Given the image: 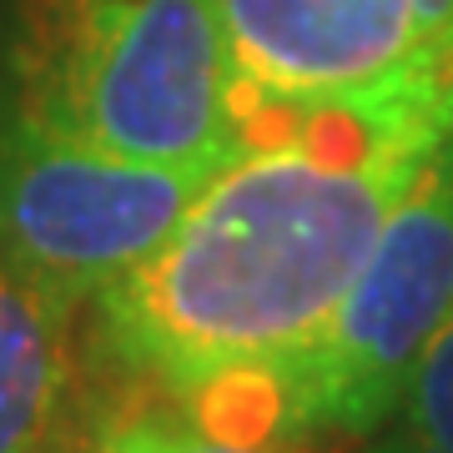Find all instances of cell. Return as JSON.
Returning a JSON list of instances; mask_svg holds the SVG:
<instances>
[{"label": "cell", "mask_w": 453, "mask_h": 453, "mask_svg": "<svg viewBox=\"0 0 453 453\" xmlns=\"http://www.w3.org/2000/svg\"><path fill=\"white\" fill-rule=\"evenodd\" d=\"M177 423L181 418H157L151 408H136L127 418L101 423L91 453H177Z\"/></svg>", "instance_id": "8"}, {"label": "cell", "mask_w": 453, "mask_h": 453, "mask_svg": "<svg viewBox=\"0 0 453 453\" xmlns=\"http://www.w3.org/2000/svg\"><path fill=\"white\" fill-rule=\"evenodd\" d=\"M453 318V136L393 207L323 333L273 363L282 443H363L393 413L413 363Z\"/></svg>", "instance_id": "3"}, {"label": "cell", "mask_w": 453, "mask_h": 453, "mask_svg": "<svg viewBox=\"0 0 453 453\" xmlns=\"http://www.w3.org/2000/svg\"><path fill=\"white\" fill-rule=\"evenodd\" d=\"M177 453H303V443H273V449H232V443H217V438H202L192 423H177Z\"/></svg>", "instance_id": "9"}, {"label": "cell", "mask_w": 453, "mask_h": 453, "mask_svg": "<svg viewBox=\"0 0 453 453\" xmlns=\"http://www.w3.org/2000/svg\"><path fill=\"white\" fill-rule=\"evenodd\" d=\"M211 177L65 142L0 86V262L65 312L157 252Z\"/></svg>", "instance_id": "4"}, {"label": "cell", "mask_w": 453, "mask_h": 453, "mask_svg": "<svg viewBox=\"0 0 453 453\" xmlns=\"http://www.w3.org/2000/svg\"><path fill=\"white\" fill-rule=\"evenodd\" d=\"M357 453H453V318L413 363L393 413Z\"/></svg>", "instance_id": "7"}, {"label": "cell", "mask_w": 453, "mask_h": 453, "mask_svg": "<svg viewBox=\"0 0 453 453\" xmlns=\"http://www.w3.org/2000/svg\"><path fill=\"white\" fill-rule=\"evenodd\" d=\"M0 86L106 157L222 172L247 151L217 0H11Z\"/></svg>", "instance_id": "2"}, {"label": "cell", "mask_w": 453, "mask_h": 453, "mask_svg": "<svg viewBox=\"0 0 453 453\" xmlns=\"http://www.w3.org/2000/svg\"><path fill=\"white\" fill-rule=\"evenodd\" d=\"M76 312L0 262V453H65L81 413Z\"/></svg>", "instance_id": "6"}, {"label": "cell", "mask_w": 453, "mask_h": 453, "mask_svg": "<svg viewBox=\"0 0 453 453\" xmlns=\"http://www.w3.org/2000/svg\"><path fill=\"white\" fill-rule=\"evenodd\" d=\"M242 146L303 111L453 91V0H217Z\"/></svg>", "instance_id": "5"}, {"label": "cell", "mask_w": 453, "mask_h": 453, "mask_svg": "<svg viewBox=\"0 0 453 453\" xmlns=\"http://www.w3.org/2000/svg\"><path fill=\"white\" fill-rule=\"evenodd\" d=\"M449 136L242 151L196 192L172 237L91 303V372L136 413L157 398L181 403L211 372L297 353L338 312L393 207Z\"/></svg>", "instance_id": "1"}]
</instances>
